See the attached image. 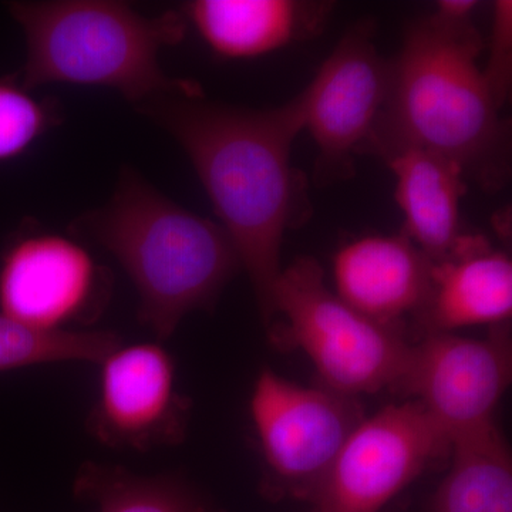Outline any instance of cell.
<instances>
[{
	"label": "cell",
	"instance_id": "cell-1",
	"mask_svg": "<svg viewBox=\"0 0 512 512\" xmlns=\"http://www.w3.org/2000/svg\"><path fill=\"white\" fill-rule=\"evenodd\" d=\"M140 109L184 148L249 276L262 319L271 322L285 232L308 212L305 180L291 163L303 131L301 97L248 110L211 103L198 90L160 94Z\"/></svg>",
	"mask_w": 512,
	"mask_h": 512
},
{
	"label": "cell",
	"instance_id": "cell-2",
	"mask_svg": "<svg viewBox=\"0 0 512 512\" xmlns=\"http://www.w3.org/2000/svg\"><path fill=\"white\" fill-rule=\"evenodd\" d=\"M476 26L429 18L407 29L390 62V86L363 150L384 157L403 148L439 154L497 185L507 173V127L477 59Z\"/></svg>",
	"mask_w": 512,
	"mask_h": 512
},
{
	"label": "cell",
	"instance_id": "cell-3",
	"mask_svg": "<svg viewBox=\"0 0 512 512\" xmlns=\"http://www.w3.org/2000/svg\"><path fill=\"white\" fill-rule=\"evenodd\" d=\"M76 225L123 266L140 299L138 318L158 340L170 338L188 313L210 309L241 268L220 224L175 204L128 168L106 207Z\"/></svg>",
	"mask_w": 512,
	"mask_h": 512
},
{
	"label": "cell",
	"instance_id": "cell-4",
	"mask_svg": "<svg viewBox=\"0 0 512 512\" xmlns=\"http://www.w3.org/2000/svg\"><path fill=\"white\" fill-rule=\"evenodd\" d=\"M9 10L25 33L28 90L50 83L106 87L136 103L201 90L171 79L158 63L160 50L180 43L187 29L173 10L147 18L111 0L13 2Z\"/></svg>",
	"mask_w": 512,
	"mask_h": 512
},
{
	"label": "cell",
	"instance_id": "cell-5",
	"mask_svg": "<svg viewBox=\"0 0 512 512\" xmlns=\"http://www.w3.org/2000/svg\"><path fill=\"white\" fill-rule=\"evenodd\" d=\"M274 339L308 356L323 386L359 397L396 387L410 345L397 326L366 318L325 284L312 258L282 269L272 292Z\"/></svg>",
	"mask_w": 512,
	"mask_h": 512
},
{
	"label": "cell",
	"instance_id": "cell-6",
	"mask_svg": "<svg viewBox=\"0 0 512 512\" xmlns=\"http://www.w3.org/2000/svg\"><path fill=\"white\" fill-rule=\"evenodd\" d=\"M249 414L269 473V488L312 501L340 448L365 416L357 397L306 387L272 370L259 373Z\"/></svg>",
	"mask_w": 512,
	"mask_h": 512
},
{
	"label": "cell",
	"instance_id": "cell-7",
	"mask_svg": "<svg viewBox=\"0 0 512 512\" xmlns=\"http://www.w3.org/2000/svg\"><path fill=\"white\" fill-rule=\"evenodd\" d=\"M450 451V441L413 400L363 419L340 448L312 503L315 512H380Z\"/></svg>",
	"mask_w": 512,
	"mask_h": 512
},
{
	"label": "cell",
	"instance_id": "cell-8",
	"mask_svg": "<svg viewBox=\"0 0 512 512\" xmlns=\"http://www.w3.org/2000/svg\"><path fill=\"white\" fill-rule=\"evenodd\" d=\"M512 375L507 326L483 339L430 333L410 345L396 389L419 403L451 441L494 423L495 409Z\"/></svg>",
	"mask_w": 512,
	"mask_h": 512
},
{
	"label": "cell",
	"instance_id": "cell-9",
	"mask_svg": "<svg viewBox=\"0 0 512 512\" xmlns=\"http://www.w3.org/2000/svg\"><path fill=\"white\" fill-rule=\"evenodd\" d=\"M390 86V62L377 52L373 26L362 22L340 39L299 97L303 130L311 133L323 184L352 174L353 154L363 150Z\"/></svg>",
	"mask_w": 512,
	"mask_h": 512
},
{
	"label": "cell",
	"instance_id": "cell-10",
	"mask_svg": "<svg viewBox=\"0 0 512 512\" xmlns=\"http://www.w3.org/2000/svg\"><path fill=\"white\" fill-rule=\"evenodd\" d=\"M110 295L106 269L83 245L55 232L13 242L0 264V313L60 332L99 318Z\"/></svg>",
	"mask_w": 512,
	"mask_h": 512
},
{
	"label": "cell",
	"instance_id": "cell-11",
	"mask_svg": "<svg viewBox=\"0 0 512 512\" xmlns=\"http://www.w3.org/2000/svg\"><path fill=\"white\" fill-rule=\"evenodd\" d=\"M99 390L87 426L104 446L147 451L184 440L187 399L173 356L157 342L123 343L99 363Z\"/></svg>",
	"mask_w": 512,
	"mask_h": 512
},
{
	"label": "cell",
	"instance_id": "cell-12",
	"mask_svg": "<svg viewBox=\"0 0 512 512\" xmlns=\"http://www.w3.org/2000/svg\"><path fill=\"white\" fill-rule=\"evenodd\" d=\"M431 266L404 234L365 235L333 256V292L366 318L397 326L426 302Z\"/></svg>",
	"mask_w": 512,
	"mask_h": 512
},
{
	"label": "cell",
	"instance_id": "cell-13",
	"mask_svg": "<svg viewBox=\"0 0 512 512\" xmlns=\"http://www.w3.org/2000/svg\"><path fill=\"white\" fill-rule=\"evenodd\" d=\"M511 313V259L481 235L466 234L453 254L431 266L429 296L417 315L430 335L495 328Z\"/></svg>",
	"mask_w": 512,
	"mask_h": 512
},
{
	"label": "cell",
	"instance_id": "cell-14",
	"mask_svg": "<svg viewBox=\"0 0 512 512\" xmlns=\"http://www.w3.org/2000/svg\"><path fill=\"white\" fill-rule=\"evenodd\" d=\"M330 3L305 0H194L183 18L215 55L254 59L325 29Z\"/></svg>",
	"mask_w": 512,
	"mask_h": 512
},
{
	"label": "cell",
	"instance_id": "cell-15",
	"mask_svg": "<svg viewBox=\"0 0 512 512\" xmlns=\"http://www.w3.org/2000/svg\"><path fill=\"white\" fill-rule=\"evenodd\" d=\"M383 158L396 178L403 234L433 264L448 258L466 237L461 228V200L467 188L463 168L419 148H403Z\"/></svg>",
	"mask_w": 512,
	"mask_h": 512
},
{
	"label": "cell",
	"instance_id": "cell-16",
	"mask_svg": "<svg viewBox=\"0 0 512 512\" xmlns=\"http://www.w3.org/2000/svg\"><path fill=\"white\" fill-rule=\"evenodd\" d=\"M450 454L430 512H512L511 453L495 421L451 441Z\"/></svg>",
	"mask_w": 512,
	"mask_h": 512
},
{
	"label": "cell",
	"instance_id": "cell-17",
	"mask_svg": "<svg viewBox=\"0 0 512 512\" xmlns=\"http://www.w3.org/2000/svg\"><path fill=\"white\" fill-rule=\"evenodd\" d=\"M74 491L96 501L100 512H207L181 478L140 476L119 466L84 463Z\"/></svg>",
	"mask_w": 512,
	"mask_h": 512
},
{
	"label": "cell",
	"instance_id": "cell-18",
	"mask_svg": "<svg viewBox=\"0 0 512 512\" xmlns=\"http://www.w3.org/2000/svg\"><path fill=\"white\" fill-rule=\"evenodd\" d=\"M121 343L111 330L47 332L0 313V372L59 362L99 365Z\"/></svg>",
	"mask_w": 512,
	"mask_h": 512
},
{
	"label": "cell",
	"instance_id": "cell-19",
	"mask_svg": "<svg viewBox=\"0 0 512 512\" xmlns=\"http://www.w3.org/2000/svg\"><path fill=\"white\" fill-rule=\"evenodd\" d=\"M57 123L50 101L37 100L16 77L0 79V163L23 156Z\"/></svg>",
	"mask_w": 512,
	"mask_h": 512
},
{
	"label": "cell",
	"instance_id": "cell-20",
	"mask_svg": "<svg viewBox=\"0 0 512 512\" xmlns=\"http://www.w3.org/2000/svg\"><path fill=\"white\" fill-rule=\"evenodd\" d=\"M485 82L494 100L503 107L511 90L512 79V2L498 0L493 10L490 56L483 69Z\"/></svg>",
	"mask_w": 512,
	"mask_h": 512
},
{
	"label": "cell",
	"instance_id": "cell-21",
	"mask_svg": "<svg viewBox=\"0 0 512 512\" xmlns=\"http://www.w3.org/2000/svg\"><path fill=\"white\" fill-rule=\"evenodd\" d=\"M477 5L476 0H441L430 18L447 26L474 25Z\"/></svg>",
	"mask_w": 512,
	"mask_h": 512
}]
</instances>
